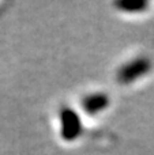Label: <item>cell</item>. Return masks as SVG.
<instances>
[{
    "mask_svg": "<svg viewBox=\"0 0 154 155\" xmlns=\"http://www.w3.org/2000/svg\"><path fill=\"white\" fill-rule=\"evenodd\" d=\"M59 124H60V137L64 142H75L79 139L83 132L82 118L76 110L70 106L62 107L59 113Z\"/></svg>",
    "mask_w": 154,
    "mask_h": 155,
    "instance_id": "2",
    "label": "cell"
},
{
    "mask_svg": "<svg viewBox=\"0 0 154 155\" xmlns=\"http://www.w3.org/2000/svg\"><path fill=\"white\" fill-rule=\"evenodd\" d=\"M109 104H111L109 97L105 93L97 91V93L89 94V95H86L82 99V109L87 114L94 116V114L104 112L109 106Z\"/></svg>",
    "mask_w": 154,
    "mask_h": 155,
    "instance_id": "3",
    "label": "cell"
},
{
    "mask_svg": "<svg viewBox=\"0 0 154 155\" xmlns=\"http://www.w3.org/2000/svg\"><path fill=\"white\" fill-rule=\"evenodd\" d=\"M152 61L149 57L139 56L132 60L126 61L116 71V80L120 84H131L142 79L152 71Z\"/></svg>",
    "mask_w": 154,
    "mask_h": 155,
    "instance_id": "1",
    "label": "cell"
},
{
    "mask_svg": "<svg viewBox=\"0 0 154 155\" xmlns=\"http://www.w3.org/2000/svg\"><path fill=\"white\" fill-rule=\"evenodd\" d=\"M115 5H116L120 11H123V12L136 14V12H143V11L149 7V3L147 2H130V0H124V2H117Z\"/></svg>",
    "mask_w": 154,
    "mask_h": 155,
    "instance_id": "4",
    "label": "cell"
}]
</instances>
